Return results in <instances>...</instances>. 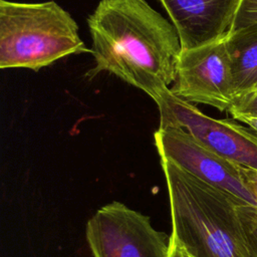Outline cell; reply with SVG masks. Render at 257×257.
<instances>
[{
  "mask_svg": "<svg viewBox=\"0 0 257 257\" xmlns=\"http://www.w3.org/2000/svg\"><path fill=\"white\" fill-rule=\"evenodd\" d=\"M94 65L147 93L157 103L170 89L182 51L179 34L145 0H100L87 18Z\"/></svg>",
  "mask_w": 257,
  "mask_h": 257,
  "instance_id": "cell-1",
  "label": "cell"
},
{
  "mask_svg": "<svg viewBox=\"0 0 257 257\" xmlns=\"http://www.w3.org/2000/svg\"><path fill=\"white\" fill-rule=\"evenodd\" d=\"M172 234L189 257H250L232 195L161 159Z\"/></svg>",
  "mask_w": 257,
  "mask_h": 257,
  "instance_id": "cell-2",
  "label": "cell"
},
{
  "mask_svg": "<svg viewBox=\"0 0 257 257\" xmlns=\"http://www.w3.org/2000/svg\"><path fill=\"white\" fill-rule=\"evenodd\" d=\"M91 53L74 18L53 0H0V68L38 71L71 55Z\"/></svg>",
  "mask_w": 257,
  "mask_h": 257,
  "instance_id": "cell-3",
  "label": "cell"
},
{
  "mask_svg": "<svg viewBox=\"0 0 257 257\" xmlns=\"http://www.w3.org/2000/svg\"><path fill=\"white\" fill-rule=\"evenodd\" d=\"M85 239L91 257H170L171 235L118 201L96 210L86 223Z\"/></svg>",
  "mask_w": 257,
  "mask_h": 257,
  "instance_id": "cell-4",
  "label": "cell"
},
{
  "mask_svg": "<svg viewBox=\"0 0 257 257\" xmlns=\"http://www.w3.org/2000/svg\"><path fill=\"white\" fill-rule=\"evenodd\" d=\"M159 127H180L222 158L257 170V136L228 118H214L196 105L176 96L171 89L157 102Z\"/></svg>",
  "mask_w": 257,
  "mask_h": 257,
  "instance_id": "cell-5",
  "label": "cell"
},
{
  "mask_svg": "<svg viewBox=\"0 0 257 257\" xmlns=\"http://www.w3.org/2000/svg\"><path fill=\"white\" fill-rule=\"evenodd\" d=\"M225 37L195 48L182 49L176 79L170 87L176 96L192 104L202 103L220 111H229L236 94Z\"/></svg>",
  "mask_w": 257,
  "mask_h": 257,
  "instance_id": "cell-6",
  "label": "cell"
},
{
  "mask_svg": "<svg viewBox=\"0 0 257 257\" xmlns=\"http://www.w3.org/2000/svg\"><path fill=\"white\" fill-rule=\"evenodd\" d=\"M154 140L160 159L169 160L201 181L256 206L239 165L217 155L180 127H159Z\"/></svg>",
  "mask_w": 257,
  "mask_h": 257,
  "instance_id": "cell-7",
  "label": "cell"
},
{
  "mask_svg": "<svg viewBox=\"0 0 257 257\" xmlns=\"http://www.w3.org/2000/svg\"><path fill=\"white\" fill-rule=\"evenodd\" d=\"M176 28L182 49L224 38L240 0H158Z\"/></svg>",
  "mask_w": 257,
  "mask_h": 257,
  "instance_id": "cell-8",
  "label": "cell"
},
{
  "mask_svg": "<svg viewBox=\"0 0 257 257\" xmlns=\"http://www.w3.org/2000/svg\"><path fill=\"white\" fill-rule=\"evenodd\" d=\"M225 39L237 97L257 85V26L228 33Z\"/></svg>",
  "mask_w": 257,
  "mask_h": 257,
  "instance_id": "cell-9",
  "label": "cell"
},
{
  "mask_svg": "<svg viewBox=\"0 0 257 257\" xmlns=\"http://www.w3.org/2000/svg\"><path fill=\"white\" fill-rule=\"evenodd\" d=\"M238 216L242 225L250 257H257V207L238 203Z\"/></svg>",
  "mask_w": 257,
  "mask_h": 257,
  "instance_id": "cell-10",
  "label": "cell"
},
{
  "mask_svg": "<svg viewBox=\"0 0 257 257\" xmlns=\"http://www.w3.org/2000/svg\"><path fill=\"white\" fill-rule=\"evenodd\" d=\"M253 26H257V0H240L228 33Z\"/></svg>",
  "mask_w": 257,
  "mask_h": 257,
  "instance_id": "cell-11",
  "label": "cell"
},
{
  "mask_svg": "<svg viewBox=\"0 0 257 257\" xmlns=\"http://www.w3.org/2000/svg\"><path fill=\"white\" fill-rule=\"evenodd\" d=\"M233 110L257 113V91L251 90L237 96L228 112Z\"/></svg>",
  "mask_w": 257,
  "mask_h": 257,
  "instance_id": "cell-12",
  "label": "cell"
},
{
  "mask_svg": "<svg viewBox=\"0 0 257 257\" xmlns=\"http://www.w3.org/2000/svg\"><path fill=\"white\" fill-rule=\"evenodd\" d=\"M240 171H241L243 181L247 189L253 196L256 202V207H257V170L240 166Z\"/></svg>",
  "mask_w": 257,
  "mask_h": 257,
  "instance_id": "cell-13",
  "label": "cell"
},
{
  "mask_svg": "<svg viewBox=\"0 0 257 257\" xmlns=\"http://www.w3.org/2000/svg\"><path fill=\"white\" fill-rule=\"evenodd\" d=\"M234 119L247 124L253 131V133L257 136V113L252 112H243V111H230L229 112Z\"/></svg>",
  "mask_w": 257,
  "mask_h": 257,
  "instance_id": "cell-14",
  "label": "cell"
},
{
  "mask_svg": "<svg viewBox=\"0 0 257 257\" xmlns=\"http://www.w3.org/2000/svg\"><path fill=\"white\" fill-rule=\"evenodd\" d=\"M170 257H186V253L180 244L171 236V248Z\"/></svg>",
  "mask_w": 257,
  "mask_h": 257,
  "instance_id": "cell-15",
  "label": "cell"
},
{
  "mask_svg": "<svg viewBox=\"0 0 257 257\" xmlns=\"http://www.w3.org/2000/svg\"><path fill=\"white\" fill-rule=\"evenodd\" d=\"M252 90H255V91H257V85H256V86H255V87H254ZM250 91H251V90H250Z\"/></svg>",
  "mask_w": 257,
  "mask_h": 257,
  "instance_id": "cell-16",
  "label": "cell"
},
{
  "mask_svg": "<svg viewBox=\"0 0 257 257\" xmlns=\"http://www.w3.org/2000/svg\"><path fill=\"white\" fill-rule=\"evenodd\" d=\"M186 257H189V256H187V254H186Z\"/></svg>",
  "mask_w": 257,
  "mask_h": 257,
  "instance_id": "cell-17",
  "label": "cell"
}]
</instances>
